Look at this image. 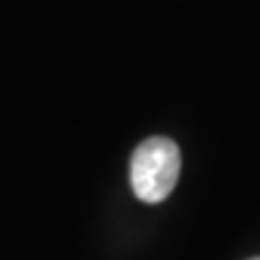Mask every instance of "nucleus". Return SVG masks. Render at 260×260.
<instances>
[{
  "mask_svg": "<svg viewBox=\"0 0 260 260\" xmlns=\"http://www.w3.org/2000/svg\"><path fill=\"white\" fill-rule=\"evenodd\" d=\"M181 174V152L169 138L145 140L130 159V186L142 203L157 205L171 195Z\"/></svg>",
  "mask_w": 260,
  "mask_h": 260,
  "instance_id": "nucleus-1",
  "label": "nucleus"
},
{
  "mask_svg": "<svg viewBox=\"0 0 260 260\" xmlns=\"http://www.w3.org/2000/svg\"><path fill=\"white\" fill-rule=\"evenodd\" d=\"M251 260H260V258H251Z\"/></svg>",
  "mask_w": 260,
  "mask_h": 260,
  "instance_id": "nucleus-2",
  "label": "nucleus"
}]
</instances>
